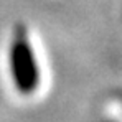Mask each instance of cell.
<instances>
[{
  "label": "cell",
  "mask_w": 122,
  "mask_h": 122,
  "mask_svg": "<svg viewBox=\"0 0 122 122\" xmlns=\"http://www.w3.org/2000/svg\"><path fill=\"white\" fill-rule=\"evenodd\" d=\"M10 73L13 78L15 87L23 92H33L40 82V71L35 60V51L31 43L28 41V35L25 26H15L12 46H10Z\"/></svg>",
  "instance_id": "1"
}]
</instances>
